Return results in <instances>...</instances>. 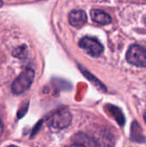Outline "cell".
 Returning <instances> with one entry per match:
<instances>
[{"label": "cell", "mask_w": 146, "mask_h": 147, "mask_svg": "<svg viewBox=\"0 0 146 147\" xmlns=\"http://www.w3.org/2000/svg\"><path fill=\"white\" fill-rule=\"evenodd\" d=\"M110 111H111V113H113V114L115 115L116 121H117L120 125H123V123H124V117H123L121 112L120 111V109H116V108H114V107H111V108H110Z\"/></svg>", "instance_id": "ba28073f"}, {"label": "cell", "mask_w": 146, "mask_h": 147, "mask_svg": "<svg viewBox=\"0 0 146 147\" xmlns=\"http://www.w3.org/2000/svg\"><path fill=\"white\" fill-rule=\"evenodd\" d=\"M69 22L71 26L76 28H80L83 26L87 22L86 13L81 9L72 10L69 15Z\"/></svg>", "instance_id": "5b68a950"}, {"label": "cell", "mask_w": 146, "mask_h": 147, "mask_svg": "<svg viewBox=\"0 0 146 147\" xmlns=\"http://www.w3.org/2000/svg\"><path fill=\"white\" fill-rule=\"evenodd\" d=\"M126 59L136 66L146 67V50L140 46L133 45L127 51Z\"/></svg>", "instance_id": "7a4b0ae2"}, {"label": "cell", "mask_w": 146, "mask_h": 147, "mask_svg": "<svg viewBox=\"0 0 146 147\" xmlns=\"http://www.w3.org/2000/svg\"><path fill=\"white\" fill-rule=\"evenodd\" d=\"M144 118H145V122H146V113L145 114V115H144Z\"/></svg>", "instance_id": "8fae6325"}, {"label": "cell", "mask_w": 146, "mask_h": 147, "mask_svg": "<svg viewBox=\"0 0 146 147\" xmlns=\"http://www.w3.org/2000/svg\"><path fill=\"white\" fill-rule=\"evenodd\" d=\"M34 78V71L33 69H25L13 82L11 91L15 95H21L29 89Z\"/></svg>", "instance_id": "6da1fadb"}, {"label": "cell", "mask_w": 146, "mask_h": 147, "mask_svg": "<svg viewBox=\"0 0 146 147\" xmlns=\"http://www.w3.org/2000/svg\"><path fill=\"white\" fill-rule=\"evenodd\" d=\"M3 124L2 121L0 120V136L3 134Z\"/></svg>", "instance_id": "9c48e42d"}, {"label": "cell", "mask_w": 146, "mask_h": 147, "mask_svg": "<svg viewBox=\"0 0 146 147\" xmlns=\"http://www.w3.org/2000/svg\"><path fill=\"white\" fill-rule=\"evenodd\" d=\"M75 141V145L77 146H96V143L95 142H91V140L84 134H77L76 135V140Z\"/></svg>", "instance_id": "52a82bcc"}, {"label": "cell", "mask_w": 146, "mask_h": 147, "mask_svg": "<svg viewBox=\"0 0 146 147\" xmlns=\"http://www.w3.org/2000/svg\"><path fill=\"white\" fill-rule=\"evenodd\" d=\"M3 1H2V0H0V7H2V6H3Z\"/></svg>", "instance_id": "30bf717a"}, {"label": "cell", "mask_w": 146, "mask_h": 147, "mask_svg": "<svg viewBox=\"0 0 146 147\" xmlns=\"http://www.w3.org/2000/svg\"><path fill=\"white\" fill-rule=\"evenodd\" d=\"M79 47L93 57H98L103 52L102 45L97 40L90 37H83L79 41Z\"/></svg>", "instance_id": "277c9868"}, {"label": "cell", "mask_w": 146, "mask_h": 147, "mask_svg": "<svg viewBox=\"0 0 146 147\" xmlns=\"http://www.w3.org/2000/svg\"><path fill=\"white\" fill-rule=\"evenodd\" d=\"M71 122V114L66 110L62 109L52 115L49 121L48 125L50 127L54 129H62L67 127Z\"/></svg>", "instance_id": "3957f363"}, {"label": "cell", "mask_w": 146, "mask_h": 147, "mask_svg": "<svg viewBox=\"0 0 146 147\" xmlns=\"http://www.w3.org/2000/svg\"><path fill=\"white\" fill-rule=\"evenodd\" d=\"M90 16L94 22L102 25H108L112 21L111 16L105 11L101 9H92L90 11Z\"/></svg>", "instance_id": "8992f818"}]
</instances>
